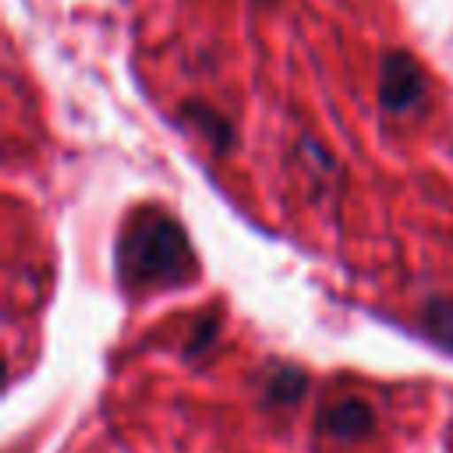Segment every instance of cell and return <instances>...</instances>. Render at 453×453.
<instances>
[{
  "label": "cell",
  "mask_w": 453,
  "mask_h": 453,
  "mask_svg": "<svg viewBox=\"0 0 453 453\" xmlns=\"http://www.w3.org/2000/svg\"><path fill=\"white\" fill-rule=\"evenodd\" d=\"M180 117H184L191 127H198V134H202L216 152H230V149H234L237 138H234V124L226 120V113L212 110L209 103L191 99V103L180 106Z\"/></svg>",
  "instance_id": "obj_4"
},
{
  "label": "cell",
  "mask_w": 453,
  "mask_h": 453,
  "mask_svg": "<svg viewBox=\"0 0 453 453\" xmlns=\"http://www.w3.org/2000/svg\"><path fill=\"white\" fill-rule=\"evenodd\" d=\"M304 389H308L304 372H297V368H276L273 379H269V386H265V400L269 403H297L304 396Z\"/></svg>",
  "instance_id": "obj_6"
},
{
  "label": "cell",
  "mask_w": 453,
  "mask_h": 453,
  "mask_svg": "<svg viewBox=\"0 0 453 453\" xmlns=\"http://www.w3.org/2000/svg\"><path fill=\"white\" fill-rule=\"evenodd\" d=\"M216 333H219V315H209V319L202 322V329H195V333H191L188 354H198V350H205V347L216 340Z\"/></svg>",
  "instance_id": "obj_7"
},
{
  "label": "cell",
  "mask_w": 453,
  "mask_h": 453,
  "mask_svg": "<svg viewBox=\"0 0 453 453\" xmlns=\"http://www.w3.org/2000/svg\"><path fill=\"white\" fill-rule=\"evenodd\" d=\"M319 425H322V432H326L329 439H336V442H357V439L372 435L375 414H372V407H368L365 400L347 396V400L329 403V407L319 414Z\"/></svg>",
  "instance_id": "obj_3"
},
{
  "label": "cell",
  "mask_w": 453,
  "mask_h": 453,
  "mask_svg": "<svg viewBox=\"0 0 453 453\" xmlns=\"http://www.w3.org/2000/svg\"><path fill=\"white\" fill-rule=\"evenodd\" d=\"M421 326L439 347L453 350V301L449 297H428L421 308Z\"/></svg>",
  "instance_id": "obj_5"
},
{
  "label": "cell",
  "mask_w": 453,
  "mask_h": 453,
  "mask_svg": "<svg viewBox=\"0 0 453 453\" xmlns=\"http://www.w3.org/2000/svg\"><path fill=\"white\" fill-rule=\"evenodd\" d=\"M425 99V71L421 64L403 53L389 50L379 64V103L386 113H411Z\"/></svg>",
  "instance_id": "obj_2"
},
{
  "label": "cell",
  "mask_w": 453,
  "mask_h": 453,
  "mask_svg": "<svg viewBox=\"0 0 453 453\" xmlns=\"http://www.w3.org/2000/svg\"><path fill=\"white\" fill-rule=\"evenodd\" d=\"M191 248L184 230L159 212H142L120 244V273L127 283H177L191 273Z\"/></svg>",
  "instance_id": "obj_1"
}]
</instances>
